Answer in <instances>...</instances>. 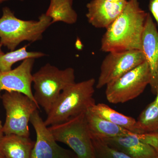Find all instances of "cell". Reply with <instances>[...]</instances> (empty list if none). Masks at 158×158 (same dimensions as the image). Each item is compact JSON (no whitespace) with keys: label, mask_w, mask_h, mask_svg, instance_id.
I'll return each mask as SVG.
<instances>
[{"label":"cell","mask_w":158,"mask_h":158,"mask_svg":"<svg viewBox=\"0 0 158 158\" xmlns=\"http://www.w3.org/2000/svg\"><path fill=\"white\" fill-rule=\"evenodd\" d=\"M148 13L140 6L138 0H128L123 11L106 29L101 44L105 52L141 51V38Z\"/></svg>","instance_id":"obj_1"},{"label":"cell","mask_w":158,"mask_h":158,"mask_svg":"<svg viewBox=\"0 0 158 158\" xmlns=\"http://www.w3.org/2000/svg\"><path fill=\"white\" fill-rule=\"evenodd\" d=\"M95 79L74 83L62 91L44 120L47 126L64 122L86 113L95 104Z\"/></svg>","instance_id":"obj_2"},{"label":"cell","mask_w":158,"mask_h":158,"mask_svg":"<svg viewBox=\"0 0 158 158\" xmlns=\"http://www.w3.org/2000/svg\"><path fill=\"white\" fill-rule=\"evenodd\" d=\"M52 24V19L45 13L41 14L37 20H24L16 17L9 7H4L0 18V44L10 51H14L24 41L41 40L44 33Z\"/></svg>","instance_id":"obj_3"},{"label":"cell","mask_w":158,"mask_h":158,"mask_svg":"<svg viewBox=\"0 0 158 158\" xmlns=\"http://www.w3.org/2000/svg\"><path fill=\"white\" fill-rule=\"evenodd\" d=\"M74 83L73 68L60 69L47 63L33 74L34 96L37 104L48 114L60 94Z\"/></svg>","instance_id":"obj_4"},{"label":"cell","mask_w":158,"mask_h":158,"mask_svg":"<svg viewBox=\"0 0 158 158\" xmlns=\"http://www.w3.org/2000/svg\"><path fill=\"white\" fill-rule=\"evenodd\" d=\"M85 114L48 127L56 141L68 145L78 158H94L92 138Z\"/></svg>","instance_id":"obj_5"},{"label":"cell","mask_w":158,"mask_h":158,"mask_svg":"<svg viewBox=\"0 0 158 158\" xmlns=\"http://www.w3.org/2000/svg\"><path fill=\"white\" fill-rule=\"evenodd\" d=\"M6 112L3 125L4 135L15 134L29 137V123L31 116L40 107L29 97L15 91H5L1 96Z\"/></svg>","instance_id":"obj_6"},{"label":"cell","mask_w":158,"mask_h":158,"mask_svg":"<svg viewBox=\"0 0 158 158\" xmlns=\"http://www.w3.org/2000/svg\"><path fill=\"white\" fill-rule=\"evenodd\" d=\"M150 71L146 62L106 86V96L109 102L123 103L134 99L150 85Z\"/></svg>","instance_id":"obj_7"},{"label":"cell","mask_w":158,"mask_h":158,"mask_svg":"<svg viewBox=\"0 0 158 158\" xmlns=\"http://www.w3.org/2000/svg\"><path fill=\"white\" fill-rule=\"evenodd\" d=\"M141 50L113 52L103 60L96 88L101 89L145 62Z\"/></svg>","instance_id":"obj_8"},{"label":"cell","mask_w":158,"mask_h":158,"mask_svg":"<svg viewBox=\"0 0 158 158\" xmlns=\"http://www.w3.org/2000/svg\"><path fill=\"white\" fill-rule=\"evenodd\" d=\"M35 59H26L14 69L0 71V93L2 91L19 92L29 97L37 104L32 90V72Z\"/></svg>","instance_id":"obj_9"},{"label":"cell","mask_w":158,"mask_h":158,"mask_svg":"<svg viewBox=\"0 0 158 158\" xmlns=\"http://www.w3.org/2000/svg\"><path fill=\"white\" fill-rule=\"evenodd\" d=\"M30 122L35 130L36 141L31 158H61L66 150L57 144L53 135L40 115L38 110L31 116Z\"/></svg>","instance_id":"obj_10"},{"label":"cell","mask_w":158,"mask_h":158,"mask_svg":"<svg viewBox=\"0 0 158 158\" xmlns=\"http://www.w3.org/2000/svg\"><path fill=\"white\" fill-rule=\"evenodd\" d=\"M141 51L150 71L152 92L158 90V31L152 16L148 13L141 38Z\"/></svg>","instance_id":"obj_11"},{"label":"cell","mask_w":158,"mask_h":158,"mask_svg":"<svg viewBox=\"0 0 158 158\" xmlns=\"http://www.w3.org/2000/svg\"><path fill=\"white\" fill-rule=\"evenodd\" d=\"M127 2V0L118 3L91 0L86 6L88 22L96 28L106 29L121 14Z\"/></svg>","instance_id":"obj_12"},{"label":"cell","mask_w":158,"mask_h":158,"mask_svg":"<svg viewBox=\"0 0 158 158\" xmlns=\"http://www.w3.org/2000/svg\"><path fill=\"white\" fill-rule=\"evenodd\" d=\"M135 134L134 133L130 135L99 139L110 147L124 153L132 158L157 157L158 153L155 150L139 140Z\"/></svg>","instance_id":"obj_13"},{"label":"cell","mask_w":158,"mask_h":158,"mask_svg":"<svg viewBox=\"0 0 158 158\" xmlns=\"http://www.w3.org/2000/svg\"><path fill=\"white\" fill-rule=\"evenodd\" d=\"M34 143L29 137L4 135L0 138V153L4 158H31Z\"/></svg>","instance_id":"obj_14"},{"label":"cell","mask_w":158,"mask_h":158,"mask_svg":"<svg viewBox=\"0 0 158 158\" xmlns=\"http://www.w3.org/2000/svg\"><path fill=\"white\" fill-rule=\"evenodd\" d=\"M85 115L92 138H114L130 135L135 133L99 117L90 110L85 113Z\"/></svg>","instance_id":"obj_15"},{"label":"cell","mask_w":158,"mask_h":158,"mask_svg":"<svg viewBox=\"0 0 158 158\" xmlns=\"http://www.w3.org/2000/svg\"><path fill=\"white\" fill-rule=\"evenodd\" d=\"M73 0H50L45 14L52 19V24L63 22L72 25L77 21L78 15L73 8Z\"/></svg>","instance_id":"obj_16"},{"label":"cell","mask_w":158,"mask_h":158,"mask_svg":"<svg viewBox=\"0 0 158 158\" xmlns=\"http://www.w3.org/2000/svg\"><path fill=\"white\" fill-rule=\"evenodd\" d=\"M90 110L99 117L137 134L136 120L132 117L118 113L103 103L95 104Z\"/></svg>","instance_id":"obj_17"},{"label":"cell","mask_w":158,"mask_h":158,"mask_svg":"<svg viewBox=\"0 0 158 158\" xmlns=\"http://www.w3.org/2000/svg\"><path fill=\"white\" fill-rule=\"evenodd\" d=\"M154 100L141 112L136 120L137 134L158 131V90Z\"/></svg>","instance_id":"obj_18"},{"label":"cell","mask_w":158,"mask_h":158,"mask_svg":"<svg viewBox=\"0 0 158 158\" xmlns=\"http://www.w3.org/2000/svg\"><path fill=\"white\" fill-rule=\"evenodd\" d=\"M28 45L24 46L18 49L10 51L0 56V71H7L12 69V65L16 62L28 59H38L46 56L40 52L27 51Z\"/></svg>","instance_id":"obj_19"},{"label":"cell","mask_w":158,"mask_h":158,"mask_svg":"<svg viewBox=\"0 0 158 158\" xmlns=\"http://www.w3.org/2000/svg\"><path fill=\"white\" fill-rule=\"evenodd\" d=\"M92 138L94 158H132L109 146L99 138Z\"/></svg>","instance_id":"obj_20"},{"label":"cell","mask_w":158,"mask_h":158,"mask_svg":"<svg viewBox=\"0 0 158 158\" xmlns=\"http://www.w3.org/2000/svg\"><path fill=\"white\" fill-rule=\"evenodd\" d=\"M139 140L155 150L158 153V131L135 134Z\"/></svg>","instance_id":"obj_21"},{"label":"cell","mask_w":158,"mask_h":158,"mask_svg":"<svg viewBox=\"0 0 158 158\" xmlns=\"http://www.w3.org/2000/svg\"><path fill=\"white\" fill-rule=\"evenodd\" d=\"M148 7L150 14L155 20L158 27V0H149Z\"/></svg>","instance_id":"obj_22"},{"label":"cell","mask_w":158,"mask_h":158,"mask_svg":"<svg viewBox=\"0 0 158 158\" xmlns=\"http://www.w3.org/2000/svg\"><path fill=\"white\" fill-rule=\"evenodd\" d=\"M61 158H78L77 157H73L67 151L65 152V153L64 154L63 156H62V157Z\"/></svg>","instance_id":"obj_23"},{"label":"cell","mask_w":158,"mask_h":158,"mask_svg":"<svg viewBox=\"0 0 158 158\" xmlns=\"http://www.w3.org/2000/svg\"><path fill=\"white\" fill-rule=\"evenodd\" d=\"M4 135L3 131V125L2 121L0 120V138Z\"/></svg>","instance_id":"obj_24"},{"label":"cell","mask_w":158,"mask_h":158,"mask_svg":"<svg viewBox=\"0 0 158 158\" xmlns=\"http://www.w3.org/2000/svg\"><path fill=\"white\" fill-rule=\"evenodd\" d=\"M106 1H109V2H111L113 3H118L120 2H122V1H124V0H106Z\"/></svg>","instance_id":"obj_25"},{"label":"cell","mask_w":158,"mask_h":158,"mask_svg":"<svg viewBox=\"0 0 158 158\" xmlns=\"http://www.w3.org/2000/svg\"><path fill=\"white\" fill-rule=\"evenodd\" d=\"M2 46H3L1 44H0V56L5 53L4 52L2 51Z\"/></svg>","instance_id":"obj_26"},{"label":"cell","mask_w":158,"mask_h":158,"mask_svg":"<svg viewBox=\"0 0 158 158\" xmlns=\"http://www.w3.org/2000/svg\"><path fill=\"white\" fill-rule=\"evenodd\" d=\"M9 1V0H0V4L1 3H3V2H6V1ZM18 1H23L24 0H18Z\"/></svg>","instance_id":"obj_27"},{"label":"cell","mask_w":158,"mask_h":158,"mask_svg":"<svg viewBox=\"0 0 158 158\" xmlns=\"http://www.w3.org/2000/svg\"><path fill=\"white\" fill-rule=\"evenodd\" d=\"M0 158H4L1 153H0Z\"/></svg>","instance_id":"obj_28"},{"label":"cell","mask_w":158,"mask_h":158,"mask_svg":"<svg viewBox=\"0 0 158 158\" xmlns=\"http://www.w3.org/2000/svg\"><path fill=\"white\" fill-rule=\"evenodd\" d=\"M156 158H158V156Z\"/></svg>","instance_id":"obj_29"}]
</instances>
